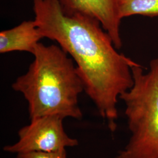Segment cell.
Here are the masks:
<instances>
[{
  "label": "cell",
  "instance_id": "6da1fadb",
  "mask_svg": "<svg viewBox=\"0 0 158 158\" xmlns=\"http://www.w3.org/2000/svg\"><path fill=\"white\" fill-rule=\"evenodd\" d=\"M35 21L44 38L56 42L73 60L84 91L114 131L120 96L134 83L138 63L119 53L101 23L81 14H65L58 0H32Z\"/></svg>",
  "mask_w": 158,
  "mask_h": 158
},
{
  "label": "cell",
  "instance_id": "7a4b0ae2",
  "mask_svg": "<svg viewBox=\"0 0 158 158\" xmlns=\"http://www.w3.org/2000/svg\"><path fill=\"white\" fill-rule=\"evenodd\" d=\"M32 55L27 73L12 85L28 102L30 119L51 115L81 118L79 97L84 86L72 57L60 46L40 42Z\"/></svg>",
  "mask_w": 158,
  "mask_h": 158
},
{
  "label": "cell",
  "instance_id": "3957f363",
  "mask_svg": "<svg viewBox=\"0 0 158 158\" xmlns=\"http://www.w3.org/2000/svg\"><path fill=\"white\" fill-rule=\"evenodd\" d=\"M131 70L133 85L119 97L131 135L116 158H158V58L147 73L139 64Z\"/></svg>",
  "mask_w": 158,
  "mask_h": 158
},
{
  "label": "cell",
  "instance_id": "277c9868",
  "mask_svg": "<svg viewBox=\"0 0 158 158\" xmlns=\"http://www.w3.org/2000/svg\"><path fill=\"white\" fill-rule=\"evenodd\" d=\"M64 119L56 115L31 119L29 124L19 130L18 141L6 145L3 150L16 155L32 152H56L78 145V141L65 132L63 124Z\"/></svg>",
  "mask_w": 158,
  "mask_h": 158
},
{
  "label": "cell",
  "instance_id": "5b68a950",
  "mask_svg": "<svg viewBox=\"0 0 158 158\" xmlns=\"http://www.w3.org/2000/svg\"><path fill=\"white\" fill-rule=\"evenodd\" d=\"M63 12L68 15L81 14L94 18L119 49L123 45L120 34L121 19L119 16L118 0H58Z\"/></svg>",
  "mask_w": 158,
  "mask_h": 158
},
{
  "label": "cell",
  "instance_id": "8992f818",
  "mask_svg": "<svg viewBox=\"0 0 158 158\" xmlns=\"http://www.w3.org/2000/svg\"><path fill=\"white\" fill-rule=\"evenodd\" d=\"M43 38L35 20L25 21L13 28L1 32L0 53L22 51L32 54Z\"/></svg>",
  "mask_w": 158,
  "mask_h": 158
},
{
  "label": "cell",
  "instance_id": "52a82bcc",
  "mask_svg": "<svg viewBox=\"0 0 158 158\" xmlns=\"http://www.w3.org/2000/svg\"><path fill=\"white\" fill-rule=\"evenodd\" d=\"M119 18L134 15L146 17L158 16V0H118Z\"/></svg>",
  "mask_w": 158,
  "mask_h": 158
},
{
  "label": "cell",
  "instance_id": "ba28073f",
  "mask_svg": "<svg viewBox=\"0 0 158 158\" xmlns=\"http://www.w3.org/2000/svg\"><path fill=\"white\" fill-rule=\"evenodd\" d=\"M17 158H67L66 151L56 152L23 153L17 155Z\"/></svg>",
  "mask_w": 158,
  "mask_h": 158
}]
</instances>
